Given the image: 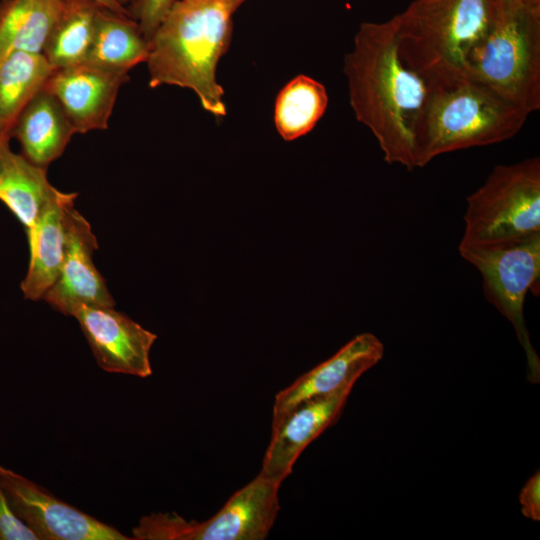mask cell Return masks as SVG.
Segmentation results:
<instances>
[{
    "instance_id": "obj_1",
    "label": "cell",
    "mask_w": 540,
    "mask_h": 540,
    "mask_svg": "<svg viewBox=\"0 0 540 540\" xmlns=\"http://www.w3.org/2000/svg\"><path fill=\"white\" fill-rule=\"evenodd\" d=\"M350 106L388 164L416 168L414 132L427 83L400 58L396 20L364 22L344 57Z\"/></svg>"
},
{
    "instance_id": "obj_2",
    "label": "cell",
    "mask_w": 540,
    "mask_h": 540,
    "mask_svg": "<svg viewBox=\"0 0 540 540\" xmlns=\"http://www.w3.org/2000/svg\"><path fill=\"white\" fill-rule=\"evenodd\" d=\"M232 14L223 0H177L149 42V86L190 89L204 110L225 116L216 70L231 42Z\"/></svg>"
},
{
    "instance_id": "obj_3",
    "label": "cell",
    "mask_w": 540,
    "mask_h": 540,
    "mask_svg": "<svg viewBox=\"0 0 540 540\" xmlns=\"http://www.w3.org/2000/svg\"><path fill=\"white\" fill-rule=\"evenodd\" d=\"M425 81L427 94L414 132L416 168L445 153L506 141L529 116L467 75Z\"/></svg>"
},
{
    "instance_id": "obj_4",
    "label": "cell",
    "mask_w": 540,
    "mask_h": 540,
    "mask_svg": "<svg viewBox=\"0 0 540 540\" xmlns=\"http://www.w3.org/2000/svg\"><path fill=\"white\" fill-rule=\"evenodd\" d=\"M501 13L498 0H415L394 16L400 58L424 80L466 75L469 53Z\"/></svg>"
},
{
    "instance_id": "obj_5",
    "label": "cell",
    "mask_w": 540,
    "mask_h": 540,
    "mask_svg": "<svg viewBox=\"0 0 540 540\" xmlns=\"http://www.w3.org/2000/svg\"><path fill=\"white\" fill-rule=\"evenodd\" d=\"M465 74L527 112L540 109V0L502 12L469 53Z\"/></svg>"
},
{
    "instance_id": "obj_6",
    "label": "cell",
    "mask_w": 540,
    "mask_h": 540,
    "mask_svg": "<svg viewBox=\"0 0 540 540\" xmlns=\"http://www.w3.org/2000/svg\"><path fill=\"white\" fill-rule=\"evenodd\" d=\"M459 245L492 246L540 234V159L498 165L467 198Z\"/></svg>"
},
{
    "instance_id": "obj_7",
    "label": "cell",
    "mask_w": 540,
    "mask_h": 540,
    "mask_svg": "<svg viewBox=\"0 0 540 540\" xmlns=\"http://www.w3.org/2000/svg\"><path fill=\"white\" fill-rule=\"evenodd\" d=\"M459 252L482 275L487 300L514 327L526 353L528 378L538 383L540 361L529 339L523 308L528 291L540 277V234L500 245H459Z\"/></svg>"
},
{
    "instance_id": "obj_8",
    "label": "cell",
    "mask_w": 540,
    "mask_h": 540,
    "mask_svg": "<svg viewBox=\"0 0 540 540\" xmlns=\"http://www.w3.org/2000/svg\"><path fill=\"white\" fill-rule=\"evenodd\" d=\"M0 486L13 513L38 540L132 539L2 465Z\"/></svg>"
},
{
    "instance_id": "obj_9",
    "label": "cell",
    "mask_w": 540,
    "mask_h": 540,
    "mask_svg": "<svg viewBox=\"0 0 540 540\" xmlns=\"http://www.w3.org/2000/svg\"><path fill=\"white\" fill-rule=\"evenodd\" d=\"M114 307L82 304L71 316L101 369L146 378L152 374L150 350L157 335Z\"/></svg>"
},
{
    "instance_id": "obj_10",
    "label": "cell",
    "mask_w": 540,
    "mask_h": 540,
    "mask_svg": "<svg viewBox=\"0 0 540 540\" xmlns=\"http://www.w3.org/2000/svg\"><path fill=\"white\" fill-rule=\"evenodd\" d=\"M383 353L384 346L375 335H356L333 356L275 395L272 430L305 401L353 388L358 378L382 359Z\"/></svg>"
},
{
    "instance_id": "obj_11",
    "label": "cell",
    "mask_w": 540,
    "mask_h": 540,
    "mask_svg": "<svg viewBox=\"0 0 540 540\" xmlns=\"http://www.w3.org/2000/svg\"><path fill=\"white\" fill-rule=\"evenodd\" d=\"M128 73L110 72L88 63L54 69L44 85L59 102L75 133L108 128L117 95Z\"/></svg>"
},
{
    "instance_id": "obj_12",
    "label": "cell",
    "mask_w": 540,
    "mask_h": 540,
    "mask_svg": "<svg viewBox=\"0 0 540 540\" xmlns=\"http://www.w3.org/2000/svg\"><path fill=\"white\" fill-rule=\"evenodd\" d=\"M97 249L98 242L91 225L73 207L68 216L63 264L57 280L42 300L69 316L82 304L115 306V300L93 261Z\"/></svg>"
},
{
    "instance_id": "obj_13",
    "label": "cell",
    "mask_w": 540,
    "mask_h": 540,
    "mask_svg": "<svg viewBox=\"0 0 540 540\" xmlns=\"http://www.w3.org/2000/svg\"><path fill=\"white\" fill-rule=\"evenodd\" d=\"M351 391L345 388L297 406L272 430L259 474L282 483L304 449L338 420Z\"/></svg>"
},
{
    "instance_id": "obj_14",
    "label": "cell",
    "mask_w": 540,
    "mask_h": 540,
    "mask_svg": "<svg viewBox=\"0 0 540 540\" xmlns=\"http://www.w3.org/2000/svg\"><path fill=\"white\" fill-rule=\"evenodd\" d=\"M280 485L258 474L211 518L195 521L191 540H264L280 510Z\"/></svg>"
},
{
    "instance_id": "obj_15",
    "label": "cell",
    "mask_w": 540,
    "mask_h": 540,
    "mask_svg": "<svg viewBox=\"0 0 540 540\" xmlns=\"http://www.w3.org/2000/svg\"><path fill=\"white\" fill-rule=\"evenodd\" d=\"M77 193L56 190L26 234L29 263L20 289L25 299L42 300L57 280L67 245L68 216Z\"/></svg>"
},
{
    "instance_id": "obj_16",
    "label": "cell",
    "mask_w": 540,
    "mask_h": 540,
    "mask_svg": "<svg viewBox=\"0 0 540 540\" xmlns=\"http://www.w3.org/2000/svg\"><path fill=\"white\" fill-rule=\"evenodd\" d=\"M74 134L61 105L43 87L19 115L11 137L17 139L23 156L47 168L63 154Z\"/></svg>"
},
{
    "instance_id": "obj_17",
    "label": "cell",
    "mask_w": 540,
    "mask_h": 540,
    "mask_svg": "<svg viewBox=\"0 0 540 540\" xmlns=\"http://www.w3.org/2000/svg\"><path fill=\"white\" fill-rule=\"evenodd\" d=\"M46 169L34 164L7 144L0 155V201L19 220L27 234L55 188Z\"/></svg>"
},
{
    "instance_id": "obj_18",
    "label": "cell",
    "mask_w": 540,
    "mask_h": 540,
    "mask_svg": "<svg viewBox=\"0 0 540 540\" xmlns=\"http://www.w3.org/2000/svg\"><path fill=\"white\" fill-rule=\"evenodd\" d=\"M149 50L150 44L134 19L100 6L85 63L110 72L128 73L147 61Z\"/></svg>"
},
{
    "instance_id": "obj_19",
    "label": "cell",
    "mask_w": 540,
    "mask_h": 540,
    "mask_svg": "<svg viewBox=\"0 0 540 540\" xmlns=\"http://www.w3.org/2000/svg\"><path fill=\"white\" fill-rule=\"evenodd\" d=\"M66 0H0V62L10 53H42Z\"/></svg>"
},
{
    "instance_id": "obj_20",
    "label": "cell",
    "mask_w": 540,
    "mask_h": 540,
    "mask_svg": "<svg viewBox=\"0 0 540 540\" xmlns=\"http://www.w3.org/2000/svg\"><path fill=\"white\" fill-rule=\"evenodd\" d=\"M53 71L42 53L16 51L0 62V136L11 138L19 115Z\"/></svg>"
},
{
    "instance_id": "obj_21",
    "label": "cell",
    "mask_w": 540,
    "mask_h": 540,
    "mask_svg": "<svg viewBox=\"0 0 540 540\" xmlns=\"http://www.w3.org/2000/svg\"><path fill=\"white\" fill-rule=\"evenodd\" d=\"M100 6L96 0H66L42 52L54 69L85 62Z\"/></svg>"
},
{
    "instance_id": "obj_22",
    "label": "cell",
    "mask_w": 540,
    "mask_h": 540,
    "mask_svg": "<svg viewBox=\"0 0 540 540\" xmlns=\"http://www.w3.org/2000/svg\"><path fill=\"white\" fill-rule=\"evenodd\" d=\"M327 105L325 87L309 76L298 75L277 95L274 109L276 130L286 141L304 136L324 115Z\"/></svg>"
},
{
    "instance_id": "obj_23",
    "label": "cell",
    "mask_w": 540,
    "mask_h": 540,
    "mask_svg": "<svg viewBox=\"0 0 540 540\" xmlns=\"http://www.w3.org/2000/svg\"><path fill=\"white\" fill-rule=\"evenodd\" d=\"M177 0H136L128 10L145 39L150 42Z\"/></svg>"
},
{
    "instance_id": "obj_24",
    "label": "cell",
    "mask_w": 540,
    "mask_h": 540,
    "mask_svg": "<svg viewBox=\"0 0 540 540\" xmlns=\"http://www.w3.org/2000/svg\"><path fill=\"white\" fill-rule=\"evenodd\" d=\"M0 540H38L37 536L13 513L1 486Z\"/></svg>"
},
{
    "instance_id": "obj_25",
    "label": "cell",
    "mask_w": 540,
    "mask_h": 540,
    "mask_svg": "<svg viewBox=\"0 0 540 540\" xmlns=\"http://www.w3.org/2000/svg\"><path fill=\"white\" fill-rule=\"evenodd\" d=\"M522 514L531 520H540V473L537 471L519 494Z\"/></svg>"
},
{
    "instance_id": "obj_26",
    "label": "cell",
    "mask_w": 540,
    "mask_h": 540,
    "mask_svg": "<svg viewBox=\"0 0 540 540\" xmlns=\"http://www.w3.org/2000/svg\"><path fill=\"white\" fill-rule=\"evenodd\" d=\"M100 5L103 7L112 10L116 13L130 16V12L127 8L121 6L119 3H117L115 0H96Z\"/></svg>"
},
{
    "instance_id": "obj_27",
    "label": "cell",
    "mask_w": 540,
    "mask_h": 540,
    "mask_svg": "<svg viewBox=\"0 0 540 540\" xmlns=\"http://www.w3.org/2000/svg\"><path fill=\"white\" fill-rule=\"evenodd\" d=\"M500 7L502 9V12L511 11L516 8H519L524 0H498Z\"/></svg>"
},
{
    "instance_id": "obj_28",
    "label": "cell",
    "mask_w": 540,
    "mask_h": 540,
    "mask_svg": "<svg viewBox=\"0 0 540 540\" xmlns=\"http://www.w3.org/2000/svg\"><path fill=\"white\" fill-rule=\"evenodd\" d=\"M226 6L229 8L231 13H234L236 9L245 1V0H223Z\"/></svg>"
},
{
    "instance_id": "obj_29",
    "label": "cell",
    "mask_w": 540,
    "mask_h": 540,
    "mask_svg": "<svg viewBox=\"0 0 540 540\" xmlns=\"http://www.w3.org/2000/svg\"><path fill=\"white\" fill-rule=\"evenodd\" d=\"M11 138L0 136V155L4 147L9 144Z\"/></svg>"
},
{
    "instance_id": "obj_30",
    "label": "cell",
    "mask_w": 540,
    "mask_h": 540,
    "mask_svg": "<svg viewBox=\"0 0 540 540\" xmlns=\"http://www.w3.org/2000/svg\"><path fill=\"white\" fill-rule=\"evenodd\" d=\"M117 3H119L121 6L128 9V6L130 7L136 0H115Z\"/></svg>"
}]
</instances>
